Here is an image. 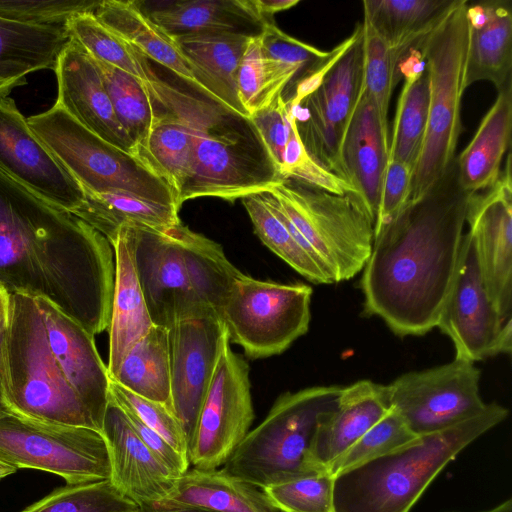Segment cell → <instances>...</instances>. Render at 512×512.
<instances>
[{
    "instance_id": "cell-1",
    "label": "cell",
    "mask_w": 512,
    "mask_h": 512,
    "mask_svg": "<svg viewBox=\"0 0 512 512\" xmlns=\"http://www.w3.org/2000/svg\"><path fill=\"white\" fill-rule=\"evenodd\" d=\"M110 242L72 213L0 172V287L46 299L92 335L108 329Z\"/></svg>"
},
{
    "instance_id": "cell-2",
    "label": "cell",
    "mask_w": 512,
    "mask_h": 512,
    "mask_svg": "<svg viewBox=\"0 0 512 512\" xmlns=\"http://www.w3.org/2000/svg\"><path fill=\"white\" fill-rule=\"evenodd\" d=\"M455 160L447 173L374 234L362 273L364 313L398 336L437 326L449 293L466 224L468 200Z\"/></svg>"
},
{
    "instance_id": "cell-3",
    "label": "cell",
    "mask_w": 512,
    "mask_h": 512,
    "mask_svg": "<svg viewBox=\"0 0 512 512\" xmlns=\"http://www.w3.org/2000/svg\"><path fill=\"white\" fill-rule=\"evenodd\" d=\"M1 377L11 413L102 432L107 366L94 335L50 301L10 294Z\"/></svg>"
},
{
    "instance_id": "cell-4",
    "label": "cell",
    "mask_w": 512,
    "mask_h": 512,
    "mask_svg": "<svg viewBox=\"0 0 512 512\" xmlns=\"http://www.w3.org/2000/svg\"><path fill=\"white\" fill-rule=\"evenodd\" d=\"M172 76H162L153 69L146 87L152 100L182 119L191 130L192 162L178 194L180 206L199 197L232 202L268 191L283 180L249 117Z\"/></svg>"
},
{
    "instance_id": "cell-5",
    "label": "cell",
    "mask_w": 512,
    "mask_h": 512,
    "mask_svg": "<svg viewBox=\"0 0 512 512\" xmlns=\"http://www.w3.org/2000/svg\"><path fill=\"white\" fill-rule=\"evenodd\" d=\"M508 410L484 411L445 430L333 476V512H410L435 477L478 437L500 424Z\"/></svg>"
},
{
    "instance_id": "cell-6",
    "label": "cell",
    "mask_w": 512,
    "mask_h": 512,
    "mask_svg": "<svg viewBox=\"0 0 512 512\" xmlns=\"http://www.w3.org/2000/svg\"><path fill=\"white\" fill-rule=\"evenodd\" d=\"M467 0L455 3L419 51L430 80L429 117L409 202L424 197L454 162L462 131L461 101L469 49Z\"/></svg>"
},
{
    "instance_id": "cell-7",
    "label": "cell",
    "mask_w": 512,
    "mask_h": 512,
    "mask_svg": "<svg viewBox=\"0 0 512 512\" xmlns=\"http://www.w3.org/2000/svg\"><path fill=\"white\" fill-rule=\"evenodd\" d=\"M267 192L333 283L363 270L373 246L374 221L357 194L338 195L291 180Z\"/></svg>"
},
{
    "instance_id": "cell-8",
    "label": "cell",
    "mask_w": 512,
    "mask_h": 512,
    "mask_svg": "<svg viewBox=\"0 0 512 512\" xmlns=\"http://www.w3.org/2000/svg\"><path fill=\"white\" fill-rule=\"evenodd\" d=\"M341 390L315 386L282 394L221 470L261 489L318 472L310 463L313 440L322 416L336 407Z\"/></svg>"
},
{
    "instance_id": "cell-9",
    "label": "cell",
    "mask_w": 512,
    "mask_h": 512,
    "mask_svg": "<svg viewBox=\"0 0 512 512\" xmlns=\"http://www.w3.org/2000/svg\"><path fill=\"white\" fill-rule=\"evenodd\" d=\"M27 120L83 191H126L180 209L175 192L163 179L132 154L86 129L58 104Z\"/></svg>"
},
{
    "instance_id": "cell-10",
    "label": "cell",
    "mask_w": 512,
    "mask_h": 512,
    "mask_svg": "<svg viewBox=\"0 0 512 512\" xmlns=\"http://www.w3.org/2000/svg\"><path fill=\"white\" fill-rule=\"evenodd\" d=\"M312 288L254 279L240 273L219 311L230 342L252 359L278 355L304 335Z\"/></svg>"
},
{
    "instance_id": "cell-11",
    "label": "cell",
    "mask_w": 512,
    "mask_h": 512,
    "mask_svg": "<svg viewBox=\"0 0 512 512\" xmlns=\"http://www.w3.org/2000/svg\"><path fill=\"white\" fill-rule=\"evenodd\" d=\"M0 461L61 476L67 484L110 480L106 441L101 432L45 423L14 413L0 417Z\"/></svg>"
},
{
    "instance_id": "cell-12",
    "label": "cell",
    "mask_w": 512,
    "mask_h": 512,
    "mask_svg": "<svg viewBox=\"0 0 512 512\" xmlns=\"http://www.w3.org/2000/svg\"><path fill=\"white\" fill-rule=\"evenodd\" d=\"M362 85L361 25L355 41L333 62L318 84L298 102L286 103L306 151L343 179L340 151Z\"/></svg>"
},
{
    "instance_id": "cell-13",
    "label": "cell",
    "mask_w": 512,
    "mask_h": 512,
    "mask_svg": "<svg viewBox=\"0 0 512 512\" xmlns=\"http://www.w3.org/2000/svg\"><path fill=\"white\" fill-rule=\"evenodd\" d=\"M480 377L474 362L457 358L408 372L386 385L389 405L416 436L436 433L485 410Z\"/></svg>"
},
{
    "instance_id": "cell-14",
    "label": "cell",
    "mask_w": 512,
    "mask_h": 512,
    "mask_svg": "<svg viewBox=\"0 0 512 512\" xmlns=\"http://www.w3.org/2000/svg\"><path fill=\"white\" fill-rule=\"evenodd\" d=\"M253 420L249 367L231 350L227 335L188 447L190 465L201 470L223 466L250 431Z\"/></svg>"
},
{
    "instance_id": "cell-15",
    "label": "cell",
    "mask_w": 512,
    "mask_h": 512,
    "mask_svg": "<svg viewBox=\"0 0 512 512\" xmlns=\"http://www.w3.org/2000/svg\"><path fill=\"white\" fill-rule=\"evenodd\" d=\"M180 224L164 229L124 226L151 320L167 329L181 320L217 315L195 290L180 241Z\"/></svg>"
},
{
    "instance_id": "cell-16",
    "label": "cell",
    "mask_w": 512,
    "mask_h": 512,
    "mask_svg": "<svg viewBox=\"0 0 512 512\" xmlns=\"http://www.w3.org/2000/svg\"><path fill=\"white\" fill-rule=\"evenodd\" d=\"M487 294L502 320L512 310V174L511 154L489 188L470 195L466 212Z\"/></svg>"
},
{
    "instance_id": "cell-17",
    "label": "cell",
    "mask_w": 512,
    "mask_h": 512,
    "mask_svg": "<svg viewBox=\"0 0 512 512\" xmlns=\"http://www.w3.org/2000/svg\"><path fill=\"white\" fill-rule=\"evenodd\" d=\"M0 172L70 213L84 200L82 187L37 136L9 96H0Z\"/></svg>"
},
{
    "instance_id": "cell-18",
    "label": "cell",
    "mask_w": 512,
    "mask_h": 512,
    "mask_svg": "<svg viewBox=\"0 0 512 512\" xmlns=\"http://www.w3.org/2000/svg\"><path fill=\"white\" fill-rule=\"evenodd\" d=\"M170 404L189 444L227 337L218 315L181 320L168 328Z\"/></svg>"
},
{
    "instance_id": "cell-19",
    "label": "cell",
    "mask_w": 512,
    "mask_h": 512,
    "mask_svg": "<svg viewBox=\"0 0 512 512\" xmlns=\"http://www.w3.org/2000/svg\"><path fill=\"white\" fill-rule=\"evenodd\" d=\"M505 322L487 294L474 241L466 232L436 327L451 339L455 358L475 362L495 356L496 343Z\"/></svg>"
},
{
    "instance_id": "cell-20",
    "label": "cell",
    "mask_w": 512,
    "mask_h": 512,
    "mask_svg": "<svg viewBox=\"0 0 512 512\" xmlns=\"http://www.w3.org/2000/svg\"><path fill=\"white\" fill-rule=\"evenodd\" d=\"M114 487L139 508L164 502L179 479L141 441L126 414L109 398L102 432Z\"/></svg>"
},
{
    "instance_id": "cell-21",
    "label": "cell",
    "mask_w": 512,
    "mask_h": 512,
    "mask_svg": "<svg viewBox=\"0 0 512 512\" xmlns=\"http://www.w3.org/2000/svg\"><path fill=\"white\" fill-rule=\"evenodd\" d=\"M54 71L58 83L55 103L86 129L133 155L134 143L115 116L93 58L70 39Z\"/></svg>"
},
{
    "instance_id": "cell-22",
    "label": "cell",
    "mask_w": 512,
    "mask_h": 512,
    "mask_svg": "<svg viewBox=\"0 0 512 512\" xmlns=\"http://www.w3.org/2000/svg\"><path fill=\"white\" fill-rule=\"evenodd\" d=\"M389 409L386 385L360 380L342 387L336 407L319 422L310 453L313 468L328 471Z\"/></svg>"
},
{
    "instance_id": "cell-23",
    "label": "cell",
    "mask_w": 512,
    "mask_h": 512,
    "mask_svg": "<svg viewBox=\"0 0 512 512\" xmlns=\"http://www.w3.org/2000/svg\"><path fill=\"white\" fill-rule=\"evenodd\" d=\"M344 178L355 188L374 223L389 160L388 125L362 90L341 151Z\"/></svg>"
},
{
    "instance_id": "cell-24",
    "label": "cell",
    "mask_w": 512,
    "mask_h": 512,
    "mask_svg": "<svg viewBox=\"0 0 512 512\" xmlns=\"http://www.w3.org/2000/svg\"><path fill=\"white\" fill-rule=\"evenodd\" d=\"M469 49L466 88L489 81L499 90L512 81V3L485 0L467 4Z\"/></svg>"
},
{
    "instance_id": "cell-25",
    "label": "cell",
    "mask_w": 512,
    "mask_h": 512,
    "mask_svg": "<svg viewBox=\"0 0 512 512\" xmlns=\"http://www.w3.org/2000/svg\"><path fill=\"white\" fill-rule=\"evenodd\" d=\"M115 259L114 288L109 321V378L131 346L154 325L134 264L133 248L124 227L111 243Z\"/></svg>"
},
{
    "instance_id": "cell-26",
    "label": "cell",
    "mask_w": 512,
    "mask_h": 512,
    "mask_svg": "<svg viewBox=\"0 0 512 512\" xmlns=\"http://www.w3.org/2000/svg\"><path fill=\"white\" fill-rule=\"evenodd\" d=\"M249 38L236 33L173 37L202 89L216 102L244 116L247 114L238 98L237 72Z\"/></svg>"
},
{
    "instance_id": "cell-27",
    "label": "cell",
    "mask_w": 512,
    "mask_h": 512,
    "mask_svg": "<svg viewBox=\"0 0 512 512\" xmlns=\"http://www.w3.org/2000/svg\"><path fill=\"white\" fill-rule=\"evenodd\" d=\"M150 19L171 37L201 33L261 34L264 21L250 0H185L154 3L147 8ZM270 21V20H269Z\"/></svg>"
},
{
    "instance_id": "cell-28",
    "label": "cell",
    "mask_w": 512,
    "mask_h": 512,
    "mask_svg": "<svg viewBox=\"0 0 512 512\" xmlns=\"http://www.w3.org/2000/svg\"><path fill=\"white\" fill-rule=\"evenodd\" d=\"M512 81L498 90L497 98L482 118L467 147L455 158L461 188L477 193L491 187L501 173V163L511 142Z\"/></svg>"
},
{
    "instance_id": "cell-29",
    "label": "cell",
    "mask_w": 512,
    "mask_h": 512,
    "mask_svg": "<svg viewBox=\"0 0 512 512\" xmlns=\"http://www.w3.org/2000/svg\"><path fill=\"white\" fill-rule=\"evenodd\" d=\"M402 77L404 84L389 140V160L405 163L414 170L423 147L430 102L429 74L420 51H410L398 63L396 82Z\"/></svg>"
},
{
    "instance_id": "cell-30",
    "label": "cell",
    "mask_w": 512,
    "mask_h": 512,
    "mask_svg": "<svg viewBox=\"0 0 512 512\" xmlns=\"http://www.w3.org/2000/svg\"><path fill=\"white\" fill-rule=\"evenodd\" d=\"M94 15L146 59L205 92L195 79L173 37L150 19L138 1H100Z\"/></svg>"
},
{
    "instance_id": "cell-31",
    "label": "cell",
    "mask_w": 512,
    "mask_h": 512,
    "mask_svg": "<svg viewBox=\"0 0 512 512\" xmlns=\"http://www.w3.org/2000/svg\"><path fill=\"white\" fill-rule=\"evenodd\" d=\"M455 0H366L364 18L391 47L395 68L441 22Z\"/></svg>"
},
{
    "instance_id": "cell-32",
    "label": "cell",
    "mask_w": 512,
    "mask_h": 512,
    "mask_svg": "<svg viewBox=\"0 0 512 512\" xmlns=\"http://www.w3.org/2000/svg\"><path fill=\"white\" fill-rule=\"evenodd\" d=\"M164 502L213 512H281L261 488L221 469L189 468Z\"/></svg>"
},
{
    "instance_id": "cell-33",
    "label": "cell",
    "mask_w": 512,
    "mask_h": 512,
    "mask_svg": "<svg viewBox=\"0 0 512 512\" xmlns=\"http://www.w3.org/2000/svg\"><path fill=\"white\" fill-rule=\"evenodd\" d=\"M179 208L126 191H84V200L72 213L103 235L110 244L124 226L164 229L180 223Z\"/></svg>"
},
{
    "instance_id": "cell-34",
    "label": "cell",
    "mask_w": 512,
    "mask_h": 512,
    "mask_svg": "<svg viewBox=\"0 0 512 512\" xmlns=\"http://www.w3.org/2000/svg\"><path fill=\"white\" fill-rule=\"evenodd\" d=\"M152 99V98H151ZM155 120L145 141L133 156L163 179L178 194L188 177L192 162V134L174 113L152 100Z\"/></svg>"
},
{
    "instance_id": "cell-35",
    "label": "cell",
    "mask_w": 512,
    "mask_h": 512,
    "mask_svg": "<svg viewBox=\"0 0 512 512\" xmlns=\"http://www.w3.org/2000/svg\"><path fill=\"white\" fill-rule=\"evenodd\" d=\"M111 381L146 399L170 404L168 329L153 325L125 354Z\"/></svg>"
},
{
    "instance_id": "cell-36",
    "label": "cell",
    "mask_w": 512,
    "mask_h": 512,
    "mask_svg": "<svg viewBox=\"0 0 512 512\" xmlns=\"http://www.w3.org/2000/svg\"><path fill=\"white\" fill-rule=\"evenodd\" d=\"M69 41L65 26H34L0 17V64L54 70Z\"/></svg>"
},
{
    "instance_id": "cell-37",
    "label": "cell",
    "mask_w": 512,
    "mask_h": 512,
    "mask_svg": "<svg viewBox=\"0 0 512 512\" xmlns=\"http://www.w3.org/2000/svg\"><path fill=\"white\" fill-rule=\"evenodd\" d=\"M65 28L70 39L93 59L129 73L145 85L149 84L153 68L148 59L101 23L94 13L73 16Z\"/></svg>"
},
{
    "instance_id": "cell-38",
    "label": "cell",
    "mask_w": 512,
    "mask_h": 512,
    "mask_svg": "<svg viewBox=\"0 0 512 512\" xmlns=\"http://www.w3.org/2000/svg\"><path fill=\"white\" fill-rule=\"evenodd\" d=\"M254 231L263 244L299 274L315 284H332L330 276L309 255L261 193L241 198Z\"/></svg>"
},
{
    "instance_id": "cell-39",
    "label": "cell",
    "mask_w": 512,
    "mask_h": 512,
    "mask_svg": "<svg viewBox=\"0 0 512 512\" xmlns=\"http://www.w3.org/2000/svg\"><path fill=\"white\" fill-rule=\"evenodd\" d=\"M101 73L115 116L134 143L141 145L155 120L153 102L146 85L114 66L93 59Z\"/></svg>"
},
{
    "instance_id": "cell-40",
    "label": "cell",
    "mask_w": 512,
    "mask_h": 512,
    "mask_svg": "<svg viewBox=\"0 0 512 512\" xmlns=\"http://www.w3.org/2000/svg\"><path fill=\"white\" fill-rule=\"evenodd\" d=\"M138 508L105 480L66 483L21 512H124Z\"/></svg>"
},
{
    "instance_id": "cell-41",
    "label": "cell",
    "mask_w": 512,
    "mask_h": 512,
    "mask_svg": "<svg viewBox=\"0 0 512 512\" xmlns=\"http://www.w3.org/2000/svg\"><path fill=\"white\" fill-rule=\"evenodd\" d=\"M363 85L362 90L372 99L381 120L388 125V108L395 80L394 54L386 40L363 17Z\"/></svg>"
},
{
    "instance_id": "cell-42",
    "label": "cell",
    "mask_w": 512,
    "mask_h": 512,
    "mask_svg": "<svg viewBox=\"0 0 512 512\" xmlns=\"http://www.w3.org/2000/svg\"><path fill=\"white\" fill-rule=\"evenodd\" d=\"M333 476L318 471L262 488L281 512H333Z\"/></svg>"
},
{
    "instance_id": "cell-43",
    "label": "cell",
    "mask_w": 512,
    "mask_h": 512,
    "mask_svg": "<svg viewBox=\"0 0 512 512\" xmlns=\"http://www.w3.org/2000/svg\"><path fill=\"white\" fill-rule=\"evenodd\" d=\"M402 417L391 407L354 445L335 460L328 468L334 476L387 453H390L414 440Z\"/></svg>"
},
{
    "instance_id": "cell-44",
    "label": "cell",
    "mask_w": 512,
    "mask_h": 512,
    "mask_svg": "<svg viewBox=\"0 0 512 512\" xmlns=\"http://www.w3.org/2000/svg\"><path fill=\"white\" fill-rule=\"evenodd\" d=\"M109 398L126 414L137 418L158 433L177 452L188 458V443L185 433L167 405L134 394L111 380Z\"/></svg>"
},
{
    "instance_id": "cell-45",
    "label": "cell",
    "mask_w": 512,
    "mask_h": 512,
    "mask_svg": "<svg viewBox=\"0 0 512 512\" xmlns=\"http://www.w3.org/2000/svg\"><path fill=\"white\" fill-rule=\"evenodd\" d=\"M93 0H0V17L34 26H65L73 16L94 13Z\"/></svg>"
},
{
    "instance_id": "cell-46",
    "label": "cell",
    "mask_w": 512,
    "mask_h": 512,
    "mask_svg": "<svg viewBox=\"0 0 512 512\" xmlns=\"http://www.w3.org/2000/svg\"><path fill=\"white\" fill-rule=\"evenodd\" d=\"M237 92L248 117L269 106L279 96L274 93L268 78L260 35L248 40L238 67Z\"/></svg>"
},
{
    "instance_id": "cell-47",
    "label": "cell",
    "mask_w": 512,
    "mask_h": 512,
    "mask_svg": "<svg viewBox=\"0 0 512 512\" xmlns=\"http://www.w3.org/2000/svg\"><path fill=\"white\" fill-rule=\"evenodd\" d=\"M249 118L259 132L279 172L284 151L293 129L292 116L282 95H279L269 106L255 112Z\"/></svg>"
},
{
    "instance_id": "cell-48",
    "label": "cell",
    "mask_w": 512,
    "mask_h": 512,
    "mask_svg": "<svg viewBox=\"0 0 512 512\" xmlns=\"http://www.w3.org/2000/svg\"><path fill=\"white\" fill-rule=\"evenodd\" d=\"M413 168L388 160L382 184L374 234L391 222L408 204L412 192Z\"/></svg>"
},
{
    "instance_id": "cell-49",
    "label": "cell",
    "mask_w": 512,
    "mask_h": 512,
    "mask_svg": "<svg viewBox=\"0 0 512 512\" xmlns=\"http://www.w3.org/2000/svg\"><path fill=\"white\" fill-rule=\"evenodd\" d=\"M31 72L34 70L24 65L0 64V96H8L14 88L26 84V76Z\"/></svg>"
},
{
    "instance_id": "cell-50",
    "label": "cell",
    "mask_w": 512,
    "mask_h": 512,
    "mask_svg": "<svg viewBox=\"0 0 512 512\" xmlns=\"http://www.w3.org/2000/svg\"><path fill=\"white\" fill-rule=\"evenodd\" d=\"M10 308V294L0 287V417L10 413L3 395L1 365L4 336L8 324Z\"/></svg>"
},
{
    "instance_id": "cell-51",
    "label": "cell",
    "mask_w": 512,
    "mask_h": 512,
    "mask_svg": "<svg viewBox=\"0 0 512 512\" xmlns=\"http://www.w3.org/2000/svg\"><path fill=\"white\" fill-rule=\"evenodd\" d=\"M256 14L264 21L273 20L277 12L292 8L299 0H250Z\"/></svg>"
},
{
    "instance_id": "cell-52",
    "label": "cell",
    "mask_w": 512,
    "mask_h": 512,
    "mask_svg": "<svg viewBox=\"0 0 512 512\" xmlns=\"http://www.w3.org/2000/svg\"><path fill=\"white\" fill-rule=\"evenodd\" d=\"M512 349V319L505 322L495 347V355L510 354Z\"/></svg>"
},
{
    "instance_id": "cell-53",
    "label": "cell",
    "mask_w": 512,
    "mask_h": 512,
    "mask_svg": "<svg viewBox=\"0 0 512 512\" xmlns=\"http://www.w3.org/2000/svg\"><path fill=\"white\" fill-rule=\"evenodd\" d=\"M146 512H213L209 510L182 506L170 502H161L153 506L143 507Z\"/></svg>"
},
{
    "instance_id": "cell-54",
    "label": "cell",
    "mask_w": 512,
    "mask_h": 512,
    "mask_svg": "<svg viewBox=\"0 0 512 512\" xmlns=\"http://www.w3.org/2000/svg\"><path fill=\"white\" fill-rule=\"evenodd\" d=\"M481 512H512V500L509 498L499 505Z\"/></svg>"
},
{
    "instance_id": "cell-55",
    "label": "cell",
    "mask_w": 512,
    "mask_h": 512,
    "mask_svg": "<svg viewBox=\"0 0 512 512\" xmlns=\"http://www.w3.org/2000/svg\"><path fill=\"white\" fill-rule=\"evenodd\" d=\"M124 512H146V511L142 510L141 508H138V509L124 511Z\"/></svg>"
}]
</instances>
